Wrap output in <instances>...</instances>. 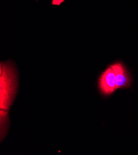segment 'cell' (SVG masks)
<instances>
[{
	"label": "cell",
	"mask_w": 138,
	"mask_h": 155,
	"mask_svg": "<svg viewBox=\"0 0 138 155\" xmlns=\"http://www.w3.org/2000/svg\"><path fill=\"white\" fill-rule=\"evenodd\" d=\"M18 88V75L16 68L10 62L1 63L0 68V124L9 126V111Z\"/></svg>",
	"instance_id": "1"
},
{
	"label": "cell",
	"mask_w": 138,
	"mask_h": 155,
	"mask_svg": "<svg viewBox=\"0 0 138 155\" xmlns=\"http://www.w3.org/2000/svg\"><path fill=\"white\" fill-rule=\"evenodd\" d=\"M99 88L102 94L105 96L112 95L117 90L115 75L111 66L101 74L99 80Z\"/></svg>",
	"instance_id": "2"
},
{
	"label": "cell",
	"mask_w": 138,
	"mask_h": 155,
	"mask_svg": "<svg viewBox=\"0 0 138 155\" xmlns=\"http://www.w3.org/2000/svg\"><path fill=\"white\" fill-rule=\"evenodd\" d=\"M110 66L115 75L116 88H128L131 85L132 81L125 66L121 63H116Z\"/></svg>",
	"instance_id": "3"
},
{
	"label": "cell",
	"mask_w": 138,
	"mask_h": 155,
	"mask_svg": "<svg viewBox=\"0 0 138 155\" xmlns=\"http://www.w3.org/2000/svg\"><path fill=\"white\" fill-rule=\"evenodd\" d=\"M65 2V0H53L52 4L53 5H60L63 2Z\"/></svg>",
	"instance_id": "4"
}]
</instances>
